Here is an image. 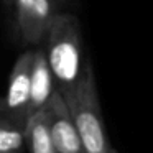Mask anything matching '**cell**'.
<instances>
[{
  "mask_svg": "<svg viewBox=\"0 0 153 153\" xmlns=\"http://www.w3.org/2000/svg\"><path fill=\"white\" fill-rule=\"evenodd\" d=\"M48 63L56 91L66 100L76 91L84 69L81 25L74 15L56 13L48 33Z\"/></svg>",
  "mask_w": 153,
  "mask_h": 153,
  "instance_id": "cell-1",
  "label": "cell"
},
{
  "mask_svg": "<svg viewBox=\"0 0 153 153\" xmlns=\"http://www.w3.org/2000/svg\"><path fill=\"white\" fill-rule=\"evenodd\" d=\"M66 104L77 127L84 153H112L104 127L96 76L89 59L84 61V69L76 91L73 96L66 99Z\"/></svg>",
  "mask_w": 153,
  "mask_h": 153,
  "instance_id": "cell-2",
  "label": "cell"
},
{
  "mask_svg": "<svg viewBox=\"0 0 153 153\" xmlns=\"http://www.w3.org/2000/svg\"><path fill=\"white\" fill-rule=\"evenodd\" d=\"M35 51H27L17 59L12 69L5 99L2 102V112L13 125L25 130L30 119V96H31V68Z\"/></svg>",
  "mask_w": 153,
  "mask_h": 153,
  "instance_id": "cell-3",
  "label": "cell"
},
{
  "mask_svg": "<svg viewBox=\"0 0 153 153\" xmlns=\"http://www.w3.org/2000/svg\"><path fill=\"white\" fill-rule=\"evenodd\" d=\"M50 123V132L58 153H81L84 152L77 127L71 115L66 100L58 91H54L51 100L45 107Z\"/></svg>",
  "mask_w": 153,
  "mask_h": 153,
  "instance_id": "cell-4",
  "label": "cell"
},
{
  "mask_svg": "<svg viewBox=\"0 0 153 153\" xmlns=\"http://www.w3.org/2000/svg\"><path fill=\"white\" fill-rule=\"evenodd\" d=\"M17 25L25 43L38 45L48 38L54 20L53 0H15Z\"/></svg>",
  "mask_w": 153,
  "mask_h": 153,
  "instance_id": "cell-5",
  "label": "cell"
},
{
  "mask_svg": "<svg viewBox=\"0 0 153 153\" xmlns=\"http://www.w3.org/2000/svg\"><path fill=\"white\" fill-rule=\"evenodd\" d=\"M54 91H56V84L48 63V54L45 50H36L33 58V68H31V96L28 115L31 117L33 114L45 109L53 97Z\"/></svg>",
  "mask_w": 153,
  "mask_h": 153,
  "instance_id": "cell-6",
  "label": "cell"
},
{
  "mask_svg": "<svg viewBox=\"0 0 153 153\" xmlns=\"http://www.w3.org/2000/svg\"><path fill=\"white\" fill-rule=\"evenodd\" d=\"M25 138L31 153H58L51 138L50 123H48V115L45 109L33 114L28 119L25 127Z\"/></svg>",
  "mask_w": 153,
  "mask_h": 153,
  "instance_id": "cell-7",
  "label": "cell"
},
{
  "mask_svg": "<svg viewBox=\"0 0 153 153\" xmlns=\"http://www.w3.org/2000/svg\"><path fill=\"white\" fill-rule=\"evenodd\" d=\"M25 130L17 125H0V153H15L22 148Z\"/></svg>",
  "mask_w": 153,
  "mask_h": 153,
  "instance_id": "cell-8",
  "label": "cell"
},
{
  "mask_svg": "<svg viewBox=\"0 0 153 153\" xmlns=\"http://www.w3.org/2000/svg\"><path fill=\"white\" fill-rule=\"evenodd\" d=\"M64 2H66V0H53V4H54V5H56V4L61 5V4H64Z\"/></svg>",
  "mask_w": 153,
  "mask_h": 153,
  "instance_id": "cell-9",
  "label": "cell"
},
{
  "mask_svg": "<svg viewBox=\"0 0 153 153\" xmlns=\"http://www.w3.org/2000/svg\"><path fill=\"white\" fill-rule=\"evenodd\" d=\"M5 2H7V4H10V5H12V4H15V0H5Z\"/></svg>",
  "mask_w": 153,
  "mask_h": 153,
  "instance_id": "cell-10",
  "label": "cell"
}]
</instances>
